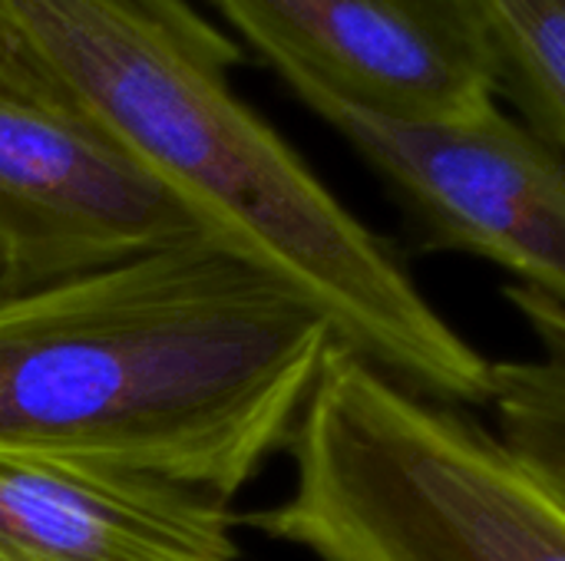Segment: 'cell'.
Listing matches in <instances>:
<instances>
[{"label": "cell", "mask_w": 565, "mask_h": 561, "mask_svg": "<svg viewBox=\"0 0 565 561\" xmlns=\"http://www.w3.org/2000/svg\"><path fill=\"white\" fill-rule=\"evenodd\" d=\"M132 3L142 7V10H149L152 17L172 23V26H182V30H195V33L215 30V23L205 20L192 0H132Z\"/></svg>", "instance_id": "obj_11"}, {"label": "cell", "mask_w": 565, "mask_h": 561, "mask_svg": "<svg viewBox=\"0 0 565 561\" xmlns=\"http://www.w3.org/2000/svg\"><path fill=\"white\" fill-rule=\"evenodd\" d=\"M228 506L152 476L0 450V561H245Z\"/></svg>", "instance_id": "obj_7"}, {"label": "cell", "mask_w": 565, "mask_h": 561, "mask_svg": "<svg viewBox=\"0 0 565 561\" xmlns=\"http://www.w3.org/2000/svg\"><path fill=\"white\" fill-rule=\"evenodd\" d=\"M487 33L500 96L565 159V0H470Z\"/></svg>", "instance_id": "obj_9"}, {"label": "cell", "mask_w": 565, "mask_h": 561, "mask_svg": "<svg viewBox=\"0 0 565 561\" xmlns=\"http://www.w3.org/2000/svg\"><path fill=\"white\" fill-rule=\"evenodd\" d=\"M79 119L159 182L205 235L271 274L414 393L490 403V367L411 271L258 116L225 30H182L132 0H0Z\"/></svg>", "instance_id": "obj_2"}, {"label": "cell", "mask_w": 565, "mask_h": 561, "mask_svg": "<svg viewBox=\"0 0 565 561\" xmlns=\"http://www.w3.org/2000/svg\"><path fill=\"white\" fill-rule=\"evenodd\" d=\"M0 96L76 116L66 89L40 60V53L23 36V30L17 26V20L7 13L3 3H0Z\"/></svg>", "instance_id": "obj_10"}, {"label": "cell", "mask_w": 565, "mask_h": 561, "mask_svg": "<svg viewBox=\"0 0 565 561\" xmlns=\"http://www.w3.org/2000/svg\"><path fill=\"white\" fill-rule=\"evenodd\" d=\"M338 344L328 317L215 241L0 298V450L232 503L288 453Z\"/></svg>", "instance_id": "obj_1"}, {"label": "cell", "mask_w": 565, "mask_h": 561, "mask_svg": "<svg viewBox=\"0 0 565 561\" xmlns=\"http://www.w3.org/2000/svg\"><path fill=\"white\" fill-rule=\"evenodd\" d=\"M281 83L344 103L447 119L497 106L500 83L470 0H205Z\"/></svg>", "instance_id": "obj_5"}, {"label": "cell", "mask_w": 565, "mask_h": 561, "mask_svg": "<svg viewBox=\"0 0 565 561\" xmlns=\"http://www.w3.org/2000/svg\"><path fill=\"white\" fill-rule=\"evenodd\" d=\"M7 294H13V284H10V268L0 255V298H7Z\"/></svg>", "instance_id": "obj_12"}, {"label": "cell", "mask_w": 565, "mask_h": 561, "mask_svg": "<svg viewBox=\"0 0 565 561\" xmlns=\"http://www.w3.org/2000/svg\"><path fill=\"white\" fill-rule=\"evenodd\" d=\"M503 298L526 324L533 354L493 360L487 407L500 440L565 503V304L513 281Z\"/></svg>", "instance_id": "obj_8"}, {"label": "cell", "mask_w": 565, "mask_h": 561, "mask_svg": "<svg viewBox=\"0 0 565 561\" xmlns=\"http://www.w3.org/2000/svg\"><path fill=\"white\" fill-rule=\"evenodd\" d=\"M387 185L424 251H463L565 304V159L487 106L407 119L285 83Z\"/></svg>", "instance_id": "obj_4"}, {"label": "cell", "mask_w": 565, "mask_h": 561, "mask_svg": "<svg viewBox=\"0 0 565 561\" xmlns=\"http://www.w3.org/2000/svg\"><path fill=\"white\" fill-rule=\"evenodd\" d=\"M288 456L291 493L238 522L315 561H565V503L497 430L344 344Z\"/></svg>", "instance_id": "obj_3"}, {"label": "cell", "mask_w": 565, "mask_h": 561, "mask_svg": "<svg viewBox=\"0 0 565 561\" xmlns=\"http://www.w3.org/2000/svg\"><path fill=\"white\" fill-rule=\"evenodd\" d=\"M195 241L212 238L86 119L0 96V255L13 294Z\"/></svg>", "instance_id": "obj_6"}]
</instances>
